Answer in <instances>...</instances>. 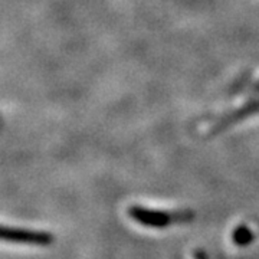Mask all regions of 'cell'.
I'll return each instance as SVG.
<instances>
[{
  "mask_svg": "<svg viewBox=\"0 0 259 259\" xmlns=\"http://www.w3.org/2000/svg\"><path fill=\"white\" fill-rule=\"evenodd\" d=\"M128 214L140 225L148 228H166L173 223L192 222L194 213L190 210L183 212H163V210H150L141 206H131Z\"/></svg>",
  "mask_w": 259,
  "mask_h": 259,
  "instance_id": "6da1fadb",
  "label": "cell"
},
{
  "mask_svg": "<svg viewBox=\"0 0 259 259\" xmlns=\"http://www.w3.org/2000/svg\"><path fill=\"white\" fill-rule=\"evenodd\" d=\"M258 111H259V100L249 102V104H246L245 107H242L241 110L232 112L231 115H228V117H225L222 121H219V122H218V125H216V128H214V133H219V131H222L223 128H226L228 125H232V124H235V122H238V121H241L243 120V118H246V117H249L250 114H255V112H258Z\"/></svg>",
  "mask_w": 259,
  "mask_h": 259,
  "instance_id": "7a4b0ae2",
  "label": "cell"
},
{
  "mask_svg": "<svg viewBox=\"0 0 259 259\" xmlns=\"http://www.w3.org/2000/svg\"><path fill=\"white\" fill-rule=\"evenodd\" d=\"M232 239H233V242L238 246H246V245H249L250 242L253 241V233H252V231L248 226H239L233 232Z\"/></svg>",
  "mask_w": 259,
  "mask_h": 259,
  "instance_id": "3957f363",
  "label": "cell"
}]
</instances>
